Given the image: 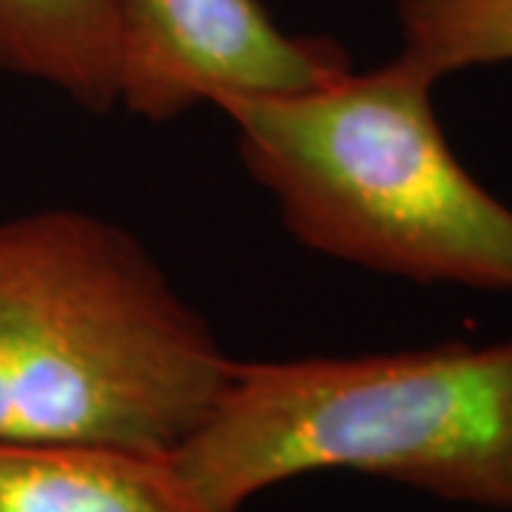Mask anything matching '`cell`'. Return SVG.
Returning a JSON list of instances; mask_svg holds the SVG:
<instances>
[{
  "mask_svg": "<svg viewBox=\"0 0 512 512\" xmlns=\"http://www.w3.org/2000/svg\"><path fill=\"white\" fill-rule=\"evenodd\" d=\"M237 365L120 225L0 222V441L177 453Z\"/></svg>",
  "mask_w": 512,
  "mask_h": 512,
  "instance_id": "1",
  "label": "cell"
},
{
  "mask_svg": "<svg viewBox=\"0 0 512 512\" xmlns=\"http://www.w3.org/2000/svg\"><path fill=\"white\" fill-rule=\"evenodd\" d=\"M433 89L399 55L370 72L348 66L308 89L214 106L305 248L413 282L512 291V208L453 154Z\"/></svg>",
  "mask_w": 512,
  "mask_h": 512,
  "instance_id": "2",
  "label": "cell"
},
{
  "mask_svg": "<svg viewBox=\"0 0 512 512\" xmlns=\"http://www.w3.org/2000/svg\"><path fill=\"white\" fill-rule=\"evenodd\" d=\"M171 456L208 512H239L322 470L512 510V339L239 362L214 413Z\"/></svg>",
  "mask_w": 512,
  "mask_h": 512,
  "instance_id": "3",
  "label": "cell"
},
{
  "mask_svg": "<svg viewBox=\"0 0 512 512\" xmlns=\"http://www.w3.org/2000/svg\"><path fill=\"white\" fill-rule=\"evenodd\" d=\"M348 66L330 40L285 35L259 0H123L117 106L151 123L222 97L308 89Z\"/></svg>",
  "mask_w": 512,
  "mask_h": 512,
  "instance_id": "4",
  "label": "cell"
},
{
  "mask_svg": "<svg viewBox=\"0 0 512 512\" xmlns=\"http://www.w3.org/2000/svg\"><path fill=\"white\" fill-rule=\"evenodd\" d=\"M0 512H208L171 453L0 441Z\"/></svg>",
  "mask_w": 512,
  "mask_h": 512,
  "instance_id": "5",
  "label": "cell"
},
{
  "mask_svg": "<svg viewBox=\"0 0 512 512\" xmlns=\"http://www.w3.org/2000/svg\"><path fill=\"white\" fill-rule=\"evenodd\" d=\"M120 55L123 0H0V72L109 111L120 92Z\"/></svg>",
  "mask_w": 512,
  "mask_h": 512,
  "instance_id": "6",
  "label": "cell"
},
{
  "mask_svg": "<svg viewBox=\"0 0 512 512\" xmlns=\"http://www.w3.org/2000/svg\"><path fill=\"white\" fill-rule=\"evenodd\" d=\"M402 52L436 83L512 63V0H396Z\"/></svg>",
  "mask_w": 512,
  "mask_h": 512,
  "instance_id": "7",
  "label": "cell"
}]
</instances>
